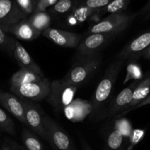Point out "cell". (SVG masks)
<instances>
[{"mask_svg": "<svg viewBox=\"0 0 150 150\" xmlns=\"http://www.w3.org/2000/svg\"><path fill=\"white\" fill-rule=\"evenodd\" d=\"M125 61L117 59L107 67L100 82L97 86L92 100V114L93 116L98 114L111 95L114 84L117 81L120 72Z\"/></svg>", "mask_w": 150, "mask_h": 150, "instance_id": "cell-1", "label": "cell"}, {"mask_svg": "<svg viewBox=\"0 0 150 150\" xmlns=\"http://www.w3.org/2000/svg\"><path fill=\"white\" fill-rule=\"evenodd\" d=\"M101 61L102 58L99 53L88 57L75 59L74 64L62 80L68 84L79 88L98 70L100 65Z\"/></svg>", "mask_w": 150, "mask_h": 150, "instance_id": "cell-2", "label": "cell"}, {"mask_svg": "<svg viewBox=\"0 0 150 150\" xmlns=\"http://www.w3.org/2000/svg\"><path fill=\"white\" fill-rule=\"evenodd\" d=\"M136 15L126 13L110 14L105 18L97 22L89 29V34L107 33L118 35L127 29Z\"/></svg>", "mask_w": 150, "mask_h": 150, "instance_id": "cell-3", "label": "cell"}, {"mask_svg": "<svg viewBox=\"0 0 150 150\" xmlns=\"http://www.w3.org/2000/svg\"><path fill=\"white\" fill-rule=\"evenodd\" d=\"M78 87L68 84L62 80L54 81L51 83L48 101L57 111H64L73 100Z\"/></svg>", "mask_w": 150, "mask_h": 150, "instance_id": "cell-4", "label": "cell"}, {"mask_svg": "<svg viewBox=\"0 0 150 150\" xmlns=\"http://www.w3.org/2000/svg\"><path fill=\"white\" fill-rule=\"evenodd\" d=\"M43 122L47 134V142L56 150H76L71 139L57 122L48 115H43Z\"/></svg>", "mask_w": 150, "mask_h": 150, "instance_id": "cell-5", "label": "cell"}, {"mask_svg": "<svg viewBox=\"0 0 150 150\" xmlns=\"http://www.w3.org/2000/svg\"><path fill=\"white\" fill-rule=\"evenodd\" d=\"M50 86L51 82L45 78L40 81L10 86V91L20 99L39 102L47 98L50 92Z\"/></svg>", "mask_w": 150, "mask_h": 150, "instance_id": "cell-6", "label": "cell"}, {"mask_svg": "<svg viewBox=\"0 0 150 150\" xmlns=\"http://www.w3.org/2000/svg\"><path fill=\"white\" fill-rule=\"evenodd\" d=\"M117 35L116 34L107 33L89 34L86 38L81 41L76 48L75 59L98 54Z\"/></svg>", "mask_w": 150, "mask_h": 150, "instance_id": "cell-7", "label": "cell"}, {"mask_svg": "<svg viewBox=\"0 0 150 150\" xmlns=\"http://www.w3.org/2000/svg\"><path fill=\"white\" fill-rule=\"evenodd\" d=\"M24 108L26 123L35 133L47 141V134L45 125L43 122L44 114L40 108L32 101L21 99Z\"/></svg>", "mask_w": 150, "mask_h": 150, "instance_id": "cell-8", "label": "cell"}, {"mask_svg": "<svg viewBox=\"0 0 150 150\" xmlns=\"http://www.w3.org/2000/svg\"><path fill=\"white\" fill-rule=\"evenodd\" d=\"M26 18L14 0H0V29L4 32L8 34L12 26Z\"/></svg>", "mask_w": 150, "mask_h": 150, "instance_id": "cell-9", "label": "cell"}, {"mask_svg": "<svg viewBox=\"0 0 150 150\" xmlns=\"http://www.w3.org/2000/svg\"><path fill=\"white\" fill-rule=\"evenodd\" d=\"M150 45V30L146 31L130 41L117 55V59L125 61L142 57Z\"/></svg>", "mask_w": 150, "mask_h": 150, "instance_id": "cell-10", "label": "cell"}, {"mask_svg": "<svg viewBox=\"0 0 150 150\" xmlns=\"http://www.w3.org/2000/svg\"><path fill=\"white\" fill-rule=\"evenodd\" d=\"M42 34L51 42L63 48H76L81 42V37L78 34L56 28H47Z\"/></svg>", "mask_w": 150, "mask_h": 150, "instance_id": "cell-11", "label": "cell"}, {"mask_svg": "<svg viewBox=\"0 0 150 150\" xmlns=\"http://www.w3.org/2000/svg\"><path fill=\"white\" fill-rule=\"evenodd\" d=\"M0 105L23 124H26L21 100L14 94L0 90Z\"/></svg>", "mask_w": 150, "mask_h": 150, "instance_id": "cell-12", "label": "cell"}, {"mask_svg": "<svg viewBox=\"0 0 150 150\" xmlns=\"http://www.w3.org/2000/svg\"><path fill=\"white\" fill-rule=\"evenodd\" d=\"M136 86V82L132 83L130 86L125 88L119 93L117 98L111 103V105L107 111V117H111L117 115L119 116L122 111L124 112L128 108L133 98V91Z\"/></svg>", "mask_w": 150, "mask_h": 150, "instance_id": "cell-13", "label": "cell"}, {"mask_svg": "<svg viewBox=\"0 0 150 150\" xmlns=\"http://www.w3.org/2000/svg\"><path fill=\"white\" fill-rule=\"evenodd\" d=\"M13 56L21 68L29 70L40 76H44L40 67L35 62L29 52L18 40L16 41V46Z\"/></svg>", "mask_w": 150, "mask_h": 150, "instance_id": "cell-14", "label": "cell"}, {"mask_svg": "<svg viewBox=\"0 0 150 150\" xmlns=\"http://www.w3.org/2000/svg\"><path fill=\"white\" fill-rule=\"evenodd\" d=\"M65 115L73 122L81 121L89 113L92 112V104L86 100L77 99L64 109Z\"/></svg>", "mask_w": 150, "mask_h": 150, "instance_id": "cell-15", "label": "cell"}, {"mask_svg": "<svg viewBox=\"0 0 150 150\" xmlns=\"http://www.w3.org/2000/svg\"><path fill=\"white\" fill-rule=\"evenodd\" d=\"M8 34H11L17 39L23 41H32L37 39L41 32L35 29L29 23L28 18L22 19L12 26Z\"/></svg>", "mask_w": 150, "mask_h": 150, "instance_id": "cell-16", "label": "cell"}, {"mask_svg": "<svg viewBox=\"0 0 150 150\" xmlns=\"http://www.w3.org/2000/svg\"><path fill=\"white\" fill-rule=\"evenodd\" d=\"M150 93V76L149 77L146 78L144 81H142L139 85L136 86L135 88L134 91H133V98L130 102V105H129L128 108L124 112L120 114L119 117L124 115V114H127L129 110L132 108L133 107L136 106V105L142 102V100L145 99Z\"/></svg>", "mask_w": 150, "mask_h": 150, "instance_id": "cell-17", "label": "cell"}, {"mask_svg": "<svg viewBox=\"0 0 150 150\" xmlns=\"http://www.w3.org/2000/svg\"><path fill=\"white\" fill-rule=\"evenodd\" d=\"M45 78V76H40L32 71L20 68V70L12 76L10 80V86H17L31 82L40 81Z\"/></svg>", "mask_w": 150, "mask_h": 150, "instance_id": "cell-18", "label": "cell"}, {"mask_svg": "<svg viewBox=\"0 0 150 150\" xmlns=\"http://www.w3.org/2000/svg\"><path fill=\"white\" fill-rule=\"evenodd\" d=\"M98 10H91L76 3L72 11L69 13L67 21L73 25L76 24L77 23H82L88 18H90L91 16Z\"/></svg>", "mask_w": 150, "mask_h": 150, "instance_id": "cell-19", "label": "cell"}, {"mask_svg": "<svg viewBox=\"0 0 150 150\" xmlns=\"http://www.w3.org/2000/svg\"><path fill=\"white\" fill-rule=\"evenodd\" d=\"M29 23L32 26L42 33L49 27L51 18L50 15L45 11H37L28 17Z\"/></svg>", "mask_w": 150, "mask_h": 150, "instance_id": "cell-20", "label": "cell"}, {"mask_svg": "<svg viewBox=\"0 0 150 150\" xmlns=\"http://www.w3.org/2000/svg\"><path fill=\"white\" fill-rule=\"evenodd\" d=\"M21 139L27 150H44L43 144L39 138L28 129H23Z\"/></svg>", "mask_w": 150, "mask_h": 150, "instance_id": "cell-21", "label": "cell"}, {"mask_svg": "<svg viewBox=\"0 0 150 150\" xmlns=\"http://www.w3.org/2000/svg\"><path fill=\"white\" fill-rule=\"evenodd\" d=\"M130 3V0H112L106 6L98 10L99 16L110 13V14H117L123 13L127 9Z\"/></svg>", "mask_w": 150, "mask_h": 150, "instance_id": "cell-22", "label": "cell"}, {"mask_svg": "<svg viewBox=\"0 0 150 150\" xmlns=\"http://www.w3.org/2000/svg\"><path fill=\"white\" fill-rule=\"evenodd\" d=\"M125 137L122 132L117 127L111 132L107 139V145L108 149L111 150H119L121 148L124 142Z\"/></svg>", "mask_w": 150, "mask_h": 150, "instance_id": "cell-23", "label": "cell"}, {"mask_svg": "<svg viewBox=\"0 0 150 150\" xmlns=\"http://www.w3.org/2000/svg\"><path fill=\"white\" fill-rule=\"evenodd\" d=\"M16 40L0 29V48L10 56H13Z\"/></svg>", "mask_w": 150, "mask_h": 150, "instance_id": "cell-24", "label": "cell"}, {"mask_svg": "<svg viewBox=\"0 0 150 150\" xmlns=\"http://www.w3.org/2000/svg\"><path fill=\"white\" fill-rule=\"evenodd\" d=\"M76 0H58L51 9L55 15H64L70 13L74 7Z\"/></svg>", "mask_w": 150, "mask_h": 150, "instance_id": "cell-25", "label": "cell"}, {"mask_svg": "<svg viewBox=\"0 0 150 150\" xmlns=\"http://www.w3.org/2000/svg\"><path fill=\"white\" fill-rule=\"evenodd\" d=\"M0 130L12 136H14L16 133V127L13 120L1 107H0Z\"/></svg>", "mask_w": 150, "mask_h": 150, "instance_id": "cell-26", "label": "cell"}, {"mask_svg": "<svg viewBox=\"0 0 150 150\" xmlns=\"http://www.w3.org/2000/svg\"><path fill=\"white\" fill-rule=\"evenodd\" d=\"M22 13L29 17L35 13L38 7V0H14Z\"/></svg>", "mask_w": 150, "mask_h": 150, "instance_id": "cell-27", "label": "cell"}, {"mask_svg": "<svg viewBox=\"0 0 150 150\" xmlns=\"http://www.w3.org/2000/svg\"><path fill=\"white\" fill-rule=\"evenodd\" d=\"M112 0H76V3L94 10H98L106 6Z\"/></svg>", "mask_w": 150, "mask_h": 150, "instance_id": "cell-28", "label": "cell"}, {"mask_svg": "<svg viewBox=\"0 0 150 150\" xmlns=\"http://www.w3.org/2000/svg\"><path fill=\"white\" fill-rule=\"evenodd\" d=\"M144 136V130L135 129L132 130L129 139H130V145L127 147V150H133V147L143 139Z\"/></svg>", "mask_w": 150, "mask_h": 150, "instance_id": "cell-29", "label": "cell"}, {"mask_svg": "<svg viewBox=\"0 0 150 150\" xmlns=\"http://www.w3.org/2000/svg\"><path fill=\"white\" fill-rule=\"evenodd\" d=\"M115 127L122 132L125 138L129 137L133 130L130 123L127 120H119L116 121Z\"/></svg>", "mask_w": 150, "mask_h": 150, "instance_id": "cell-30", "label": "cell"}, {"mask_svg": "<svg viewBox=\"0 0 150 150\" xmlns=\"http://www.w3.org/2000/svg\"><path fill=\"white\" fill-rule=\"evenodd\" d=\"M58 0H38L37 11H45L46 8L53 6Z\"/></svg>", "mask_w": 150, "mask_h": 150, "instance_id": "cell-31", "label": "cell"}, {"mask_svg": "<svg viewBox=\"0 0 150 150\" xmlns=\"http://www.w3.org/2000/svg\"><path fill=\"white\" fill-rule=\"evenodd\" d=\"M149 104H150V95H148V96L146 97V98H145L144 100H142V102L139 103L138 104V105H136V106H134V107H133L132 108H130V109L128 111V112L130 111H133V110H134V109H136V108H140V107L144 106V105H149Z\"/></svg>", "mask_w": 150, "mask_h": 150, "instance_id": "cell-32", "label": "cell"}, {"mask_svg": "<svg viewBox=\"0 0 150 150\" xmlns=\"http://www.w3.org/2000/svg\"><path fill=\"white\" fill-rule=\"evenodd\" d=\"M6 142L10 145V146L11 147L12 150H24L21 147V146H20V145L16 143V142H14V141L10 140V139H7Z\"/></svg>", "mask_w": 150, "mask_h": 150, "instance_id": "cell-33", "label": "cell"}, {"mask_svg": "<svg viewBox=\"0 0 150 150\" xmlns=\"http://www.w3.org/2000/svg\"><path fill=\"white\" fill-rule=\"evenodd\" d=\"M81 142L82 149L83 150H93L84 139L81 138Z\"/></svg>", "mask_w": 150, "mask_h": 150, "instance_id": "cell-34", "label": "cell"}, {"mask_svg": "<svg viewBox=\"0 0 150 150\" xmlns=\"http://www.w3.org/2000/svg\"><path fill=\"white\" fill-rule=\"evenodd\" d=\"M142 57H143L144 58L146 59L150 60V45L147 48V49L143 53Z\"/></svg>", "mask_w": 150, "mask_h": 150, "instance_id": "cell-35", "label": "cell"}, {"mask_svg": "<svg viewBox=\"0 0 150 150\" xmlns=\"http://www.w3.org/2000/svg\"><path fill=\"white\" fill-rule=\"evenodd\" d=\"M1 150H12V149L10 146V145L5 142L2 144V145H1Z\"/></svg>", "mask_w": 150, "mask_h": 150, "instance_id": "cell-36", "label": "cell"}, {"mask_svg": "<svg viewBox=\"0 0 150 150\" xmlns=\"http://www.w3.org/2000/svg\"><path fill=\"white\" fill-rule=\"evenodd\" d=\"M149 94H150V93H149Z\"/></svg>", "mask_w": 150, "mask_h": 150, "instance_id": "cell-37", "label": "cell"}]
</instances>
